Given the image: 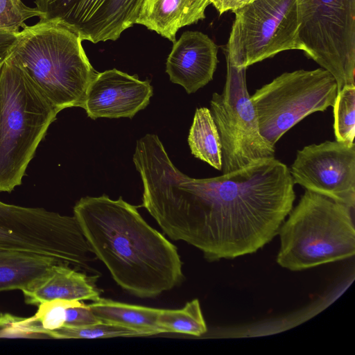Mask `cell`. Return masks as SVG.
I'll list each match as a JSON object with an SVG mask.
<instances>
[{
  "label": "cell",
  "mask_w": 355,
  "mask_h": 355,
  "mask_svg": "<svg viewBox=\"0 0 355 355\" xmlns=\"http://www.w3.org/2000/svg\"><path fill=\"white\" fill-rule=\"evenodd\" d=\"M73 216L96 258L130 294L155 297L182 282L177 248L121 197L82 198Z\"/></svg>",
  "instance_id": "cell-2"
},
{
  "label": "cell",
  "mask_w": 355,
  "mask_h": 355,
  "mask_svg": "<svg viewBox=\"0 0 355 355\" xmlns=\"http://www.w3.org/2000/svg\"><path fill=\"white\" fill-rule=\"evenodd\" d=\"M336 141L353 144L355 136V85L344 86L333 105Z\"/></svg>",
  "instance_id": "cell-21"
},
{
  "label": "cell",
  "mask_w": 355,
  "mask_h": 355,
  "mask_svg": "<svg viewBox=\"0 0 355 355\" xmlns=\"http://www.w3.org/2000/svg\"><path fill=\"white\" fill-rule=\"evenodd\" d=\"M58 263L54 258L42 254L0 249V291L27 290Z\"/></svg>",
  "instance_id": "cell-17"
},
{
  "label": "cell",
  "mask_w": 355,
  "mask_h": 355,
  "mask_svg": "<svg viewBox=\"0 0 355 355\" xmlns=\"http://www.w3.org/2000/svg\"><path fill=\"white\" fill-rule=\"evenodd\" d=\"M191 153L218 171L222 169V146L218 130L207 107L196 110L188 136Z\"/></svg>",
  "instance_id": "cell-19"
},
{
  "label": "cell",
  "mask_w": 355,
  "mask_h": 355,
  "mask_svg": "<svg viewBox=\"0 0 355 355\" xmlns=\"http://www.w3.org/2000/svg\"><path fill=\"white\" fill-rule=\"evenodd\" d=\"M101 322L87 304L82 301H78L67 309L63 327L82 328Z\"/></svg>",
  "instance_id": "cell-24"
},
{
  "label": "cell",
  "mask_w": 355,
  "mask_h": 355,
  "mask_svg": "<svg viewBox=\"0 0 355 355\" xmlns=\"http://www.w3.org/2000/svg\"><path fill=\"white\" fill-rule=\"evenodd\" d=\"M0 249L54 258L91 270L94 255L74 216L0 201Z\"/></svg>",
  "instance_id": "cell-6"
},
{
  "label": "cell",
  "mask_w": 355,
  "mask_h": 355,
  "mask_svg": "<svg viewBox=\"0 0 355 355\" xmlns=\"http://www.w3.org/2000/svg\"><path fill=\"white\" fill-rule=\"evenodd\" d=\"M153 91L148 80L109 69L98 72L92 80L82 108L92 119L132 118L148 105Z\"/></svg>",
  "instance_id": "cell-13"
},
{
  "label": "cell",
  "mask_w": 355,
  "mask_h": 355,
  "mask_svg": "<svg viewBox=\"0 0 355 355\" xmlns=\"http://www.w3.org/2000/svg\"><path fill=\"white\" fill-rule=\"evenodd\" d=\"M87 305L101 322L137 331L142 336L162 334L157 324L161 309L130 304L101 297Z\"/></svg>",
  "instance_id": "cell-18"
},
{
  "label": "cell",
  "mask_w": 355,
  "mask_h": 355,
  "mask_svg": "<svg viewBox=\"0 0 355 355\" xmlns=\"http://www.w3.org/2000/svg\"><path fill=\"white\" fill-rule=\"evenodd\" d=\"M337 92L335 78L322 67L282 73L250 96L261 135L275 146L306 116L333 106Z\"/></svg>",
  "instance_id": "cell-7"
},
{
  "label": "cell",
  "mask_w": 355,
  "mask_h": 355,
  "mask_svg": "<svg viewBox=\"0 0 355 355\" xmlns=\"http://www.w3.org/2000/svg\"><path fill=\"white\" fill-rule=\"evenodd\" d=\"M289 170L294 184L354 209V143L325 141L306 146L297 150Z\"/></svg>",
  "instance_id": "cell-12"
},
{
  "label": "cell",
  "mask_w": 355,
  "mask_h": 355,
  "mask_svg": "<svg viewBox=\"0 0 355 355\" xmlns=\"http://www.w3.org/2000/svg\"><path fill=\"white\" fill-rule=\"evenodd\" d=\"M305 55L335 78L355 85V0H297Z\"/></svg>",
  "instance_id": "cell-8"
},
{
  "label": "cell",
  "mask_w": 355,
  "mask_h": 355,
  "mask_svg": "<svg viewBox=\"0 0 355 355\" xmlns=\"http://www.w3.org/2000/svg\"><path fill=\"white\" fill-rule=\"evenodd\" d=\"M17 33L0 31V67L12 53Z\"/></svg>",
  "instance_id": "cell-25"
},
{
  "label": "cell",
  "mask_w": 355,
  "mask_h": 355,
  "mask_svg": "<svg viewBox=\"0 0 355 355\" xmlns=\"http://www.w3.org/2000/svg\"><path fill=\"white\" fill-rule=\"evenodd\" d=\"M354 209L306 190L278 234L279 266L299 271L355 254Z\"/></svg>",
  "instance_id": "cell-5"
},
{
  "label": "cell",
  "mask_w": 355,
  "mask_h": 355,
  "mask_svg": "<svg viewBox=\"0 0 355 355\" xmlns=\"http://www.w3.org/2000/svg\"><path fill=\"white\" fill-rule=\"evenodd\" d=\"M46 336L53 338H107L121 336H142L135 330L119 325L101 322L82 327H62L49 332Z\"/></svg>",
  "instance_id": "cell-22"
},
{
  "label": "cell",
  "mask_w": 355,
  "mask_h": 355,
  "mask_svg": "<svg viewBox=\"0 0 355 355\" xmlns=\"http://www.w3.org/2000/svg\"><path fill=\"white\" fill-rule=\"evenodd\" d=\"M227 62L247 68L288 50H301L297 0H254L234 10Z\"/></svg>",
  "instance_id": "cell-9"
},
{
  "label": "cell",
  "mask_w": 355,
  "mask_h": 355,
  "mask_svg": "<svg viewBox=\"0 0 355 355\" xmlns=\"http://www.w3.org/2000/svg\"><path fill=\"white\" fill-rule=\"evenodd\" d=\"M245 69L227 62L223 92L214 93L210 101V111L222 146L223 174L275 157V146L260 133L256 110L247 89Z\"/></svg>",
  "instance_id": "cell-10"
},
{
  "label": "cell",
  "mask_w": 355,
  "mask_h": 355,
  "mask_svg": "<svg viewBox=\"0 0 355 355\" xmlns=\"http://www.w3.org/2000/svg\"><path fill=\"white\" fill-rule=\"evenodd\" d=\"M209 1L216 8L219 14L222 15L227 11L234 12L251 2V0H209Z\"/></svg>",
  "instance_id": "cell-26"
},
{
  "label": "cell",
  "mask_w": 355,
  "mask_h": 355,
  "mask_svg": "<svg viewBox=\"0 0 355 355\" xmlns=\"http://www.w3.org/2000/svg\"><path fill=\"white\" fill-rule=\"evenodd\" d=\"M145 0H35L42 20L55 21L92 43L116 40L138 19Z\"/></svg>",
  "instance_id": "cell-11"
},
{
  "label": "cell",
  "mask_w": 355,
  "mask_h": 355,
  "mask_svg": "<svg viewBox=\"0 0 355 355\" xmlns=\"http://www.w3.org/2000/svg\"><path fill=\"white\" fill-rule=\"evenodd\" d=\"M209 0H145L136 24L172 42L178 31L205 18Z\"/></svg>",
  "instance_id": "cell-16"
},
{
  "label": "cell",
  "mask_w": 355,
  "mask_h": 355,
  "mask_svg": "<svg viewBox=\"0 0 355 355\" xmlns=\"http://www.w3.org/2000/svg\"><path fill=\"white\" fill-rule=\"evenodd\" d=\"M11 55L58 112L83 107L97 74L77 34L55 21L42 20L17 33Z\"/></svg>",
  "instance_id": "cell-3"
},
{
  "label": "cell",
  "mask_w": 355,
  "mask_h": 355,
  "mask_svg": "<svg viewBox=\"0 0 355 355\" xmlns=\"http://www.w3.org/2000/svg\"><path fill=\"white\" fill-rule=\"evenodd\" d=\"M133 162L143 183L141 206L170 239L194 246L209 261L261 249L295 199L290 170L275 157L196 179L175 166L158 136L147 134L137 141Z\"/></svg>",
  "instance_id": "cell-1"
},
{
  "label": "cell",
  "mask_w": 355,
  "mask_h": 355,
  "mask_svg": "<svg viewBox=\"0 0 355 355\" xmlns=\"http://www.w3.org/2000/svg\"><path fill=\"white\" fill-rule=\"evenodd\" d=\"M59 112L10 55L0 67V192H11Z\"/></svg>",
  "instance_id": "cell-4"
},
{
  "label": "cell",
  "mask_w": 355,
  "mask_h": 355,
  "mask_svg": "<svg viewBox=\"0 0 355 355\" xmlns=\"http://www.w3.org/2000/svg\"><path fill=\"white\" fill-rule=\"evenodd\" d=\"M42 15L36 7H28L21 0H0V31L17 33L27 19Z\"/></svg>",
  "instance_id": "cell-23"
},
{
  "label": "cell",
  "mask_w": 355,
  "mask_h": 355,
  "mask_svg": "<svg viewBox=\"0 0 355 355\" xmlns=\"http://www.w3.org/2000/svg\"><path fill=\"white\" fill-rule=\"evenodd\" d=\"M22 293L26 304L36 306L53 300L93 302L101 297L92 277L60 263L55 264L46 276Z\"/></svg>",
  "instance_id": "cell-15"
},
{
  "label": "cell",
  "mask_w": 355,
  "mask_h": 355,
  "mask_svg": "<svg viewBox=\"0 0 355 355\" xmlns=\"http://www.w3.org/2000/svg\"><path fill=\"white\" fill-rule=\"evenodd\" d=\"M218 48L207 35L186 31L173 42L166 63L170 80L188 94L197 92L212 78L218 64Z\"/></svg>",
  "instance_id": "cell-14"
},
{
  "label": "cell",
  "mask_w": 355,
  "mask_h": 355,
  "mask_svg": "<svg viewBox=\"0 0 355 355\" xmlns=\"http://www.w3.org/2000/svg\"><path fill=\"white\" fill-rule=\"evenodd\" d=\"M157 324L161 333L200 336L207 331V325L198 299L188 302L181 309H161Z\"/></svg>",
  "instance_id": "cell-20"
}]
</instances>
